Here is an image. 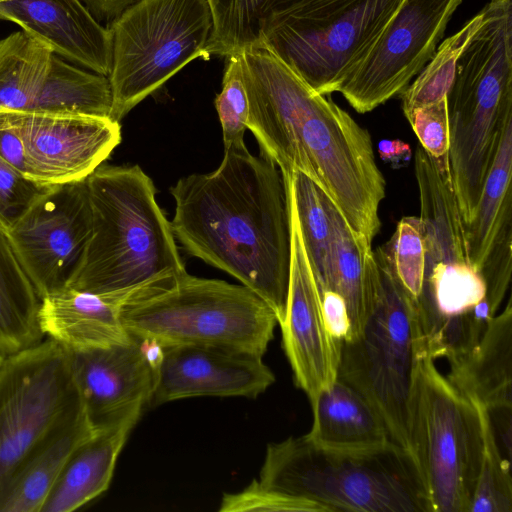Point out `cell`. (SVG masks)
<instances>
[{"instance_id": "3", "label": "cell", "mask_w": 512, "mask_h": 512, "mask_svg": "<svg viewBox=\"0 0 512 512\" xmlns=\"http://www.w3.org/2000/svg\"><path fill=\"white\" fill-rule=\"evenodd\" d=\"M86 180L91 234L66 287L128 298L186 272L156 188L140 166L100 165Z\"/></svg>"}, {"instance_id": "21", "label": "cell", "mask_w": 512, "mask_h": 512, "mask_svg": "<svg viewBox=\"0 0 512 512\" xmlns=\"http://www.w3.org/2000/svg\"><path fill=\"white\" fill-rule=\"evenodd\" d=\"M512 305L490 321L474 348L450 363L449 381L464 395L483 405L491 415H511Z\"/></svg>"}, {"instance_id": "35", "label": "cell", "mask_w": 512, "mask_h": 512, "mask_svg": "<svg viewBox=\"0 0 512 512\" xmlns=\"http://www.w3.org/2000/svg\"><path fill=\"white\" fill-rule=\"evenodd\" d=\"M407 120L422 148L434 161L439 171L443 175L451 176L447 97L436 103L417 108Z\"/></svg>"}, {"instance_id": "41", "label": "cell", "mask_w": 512, "mask_h": 512, "mask_svg": "<svg viewBox=\"0 0 512 512\" xmlns=\"http://www.w3.org/2000/svg\"><path fill=\"white\" fill-rule=\"evenodd\" d=\"M6 356H7L6 354H4L2 351H0V373L3 368Z\"/></svg>"}, {"instance_id": "19", "label": "cell", "mask_w": 512, "mask_h": 512, "mask_svg": "<svg viewBox=\"0 0 512 512\" xmlns=\"http://www.w3.org/2000/svg\"><path fill=\"white\" fill-rule=\"evenodd\" d=\"M0 19L18 24L57 56L108 77L110 31L81 0H0Z\"/></svg>"}, {"instance_id": "2", "label": "cell", "mask_w": 512, "mask_h": 512, "mask_svg": "<svg viewBox=\"0 0 512 512\" xmlns=\"http://www.w3.org/2000/svg\"><path fill=\"white\" fill-rule=\"evenodd\" d=\"M175 239L191 256L238 279L283 320L291 263L285 182L266 155L245 143L224 148L219 167L171 187Z\"/></svg>"}, {"instance_id": "36", "label": "cell", "mask_w": 512, "mask_h": 512, "mask_svg": "<svg viewBox=\"0 0 512 512\" xmlns=\"http://www.w3.org/2000/svg\"><path fill=\"white\" fill-rule=\"evenodd\" d=\"M219 511L315 512L318 510L309 502L290 497L286 494L265 487L258 480H253L252 483L241 492L225 494L222 497Z\"/></svg>"}, {"instance_id": "18", "label": "cell", "mask_w": 512, "mask_h": 512, "mask_svg": "<svg viewBox=\"0 0 512 512\" xmlns=\"http://www.w3.org/2000/svg\"><path fill=\"white\" fill-rule=\"evenodd\" d=\"M512 120L502 132L473 219L464 226L473 268L487 285L488 298L500 307L512 270Z\"/></svg>"}, {"instance_id": "13", "label": "cell", "mask_w": 512, "mask_h": 512, "mask_svg": "<svg viewBox=\"0 0 512 512\" xmlns=\"http://www.w3.org/2000/svg\"><path fill=\"white\" fill-rule=\"evenodd\" d=\"M425 273L418 299L461 305L483 297L487 285L471 265L452 178L443 175L420 145L415 154Z\"/></svg>"}, {"instance_id": "40", "label": "cell", "mask_w": 512, "mask_h": 512, "mask_svg": "<svg viewBox=\"0 0 512 512\" xmlns=\"http://www.w3.org/2000/svg\"><path fill=\"white\" fill-rule=\"evenodd\" d=\"M380 157L392 165H402L411 157V149L401 140H381L378 144Z\"/></svg>"}, {"instance_id": "20", "label": "cell", "mask_w": 512, "mask_h": 512, "mask_svg": "<svg viewBox=\"0 0 512 512\" xmlns=\"http://www.w3.org/2000/svg\"><path fill=\"white\" fill-rule=\"evenodd\" d=\"M127 299L64 287L40 299L38 322L44 336L70 351L127 340L119 312Z\"/></svg>"}, {"instance_id": "9", "label": "cell", "mask_w": 512, "mask_h": 512, "mask_svg": "<svg viewBox=\"0 0 512 512\" xmlns=\"http://www.w3.org/2000/svg\"><path fill=\"white\" fill-rule=\"evenodd\" d=\"M411 442L430 512H469L483 449L479 411L438 370L425 344L414 378Z\"/></svg>"}, {"instance_id": "8", "label": "cell", "mask_w": 512, "mask_h": 512, "mask_svg": "<svg viewBox=\"0 0 512 512\" xmlns=\"http://www.w3.org/2000/svg\"><path fill=\"white\" fill-rule=\"evenodd\" d=\"M402 2L292 0L267 19L258 43L316 92L330 95L339 92Z\"/></svg>"}, {"instance_id": "30", "label": "cell", "mask_w": 512, "mask_h": 512, "mask_svg": "<svg viewBox=\"0 0 512 512\" xmlns=\"http://www.w3.org/2000/svg\"><path fill=\"white\" fill-rule=\"evenodd\" d=\"M214 34L208 54L229 56L258 43L271 14L292 0H209Z\"/></svg>"}, {"instance_id": "4", "label": "cell", "mask_w": 512, "mask_h": 512, "mask_svg": "<svg viewBox=\"0 0 512 512\" xmlns=\"http://www.w3.org/2000/svg\"><path fill=\"white\" fill-rule=\"evenodd\" d=\"M258 481L318 511L430 512L415 460L393 442L339 449L289 437L267 446Z\"/></svg>"}, {"instance_id": "34", "label": "cell", "mask_w": 512, "mask_h": 512, "mask_svg": "<svg viewBox=\"0 0 512 512\" xmlns=\"http://www.w3.org/2000/svg\"><path fill=\"white\" fill-rule=\"evenodd\" d=\"M226 58L222 90L215 98V107L222 127L224 148L245 143L244 135L249 115V103L243 82L240 56L232 54Z\"/></svg>"}, {"instance_id": "28", "label": "cell", "mask_w": 512, "mask_h": 512, "mask_svg": "<svg viewBox=\"0 0 512 512\" xmlns=\"http://www.w3.org/2000/svg\"><path fill=\"white\" fill-rule=\"evenodd\" d=\"M53 54L23 30L0 40V109L29 111L42 90Z\"/></svg>"}, {"instance_id": "25", "label": "cell", "mask_w": 512, "mask_h": 512, "mask_svg": "<svg viewBox=\"0 0 512 512\" xmlns=\"http://www.w3.org/2000/svg\"><path fill=\"white\" fill-rule=\"evenodd\" d=\"M94 431L83 407L57 427L19 470L0 512H41L69 457Z\"/></svg>"}, {"instance_id": "37", "label": "cell", "mask_w": 512, "mask_h": 512, "mask_svg": "<svg viewBox=\"0 0 512 512\" xmlns=\"http://www.w3.org/2000/svg\"><path fill=\"white\" fill-rule=\"evenodd\" d=\"M48 187L27 178L0 156V219L9 227Z\"/></svg>"}, {"instance_id": "26", "label": "cell", "mask_w": 512, "mask_h": 512, "mask_svg": "<svg viewBox=\"0 0 512 512\" xmlns=\"http://www.w3.org/2000/svg\"><path fill=\"white\" fill-rule=\"evenodd\" d=\"M39 306L40 297L0 219V351L13 354L43 340Z\"/></svg>"}, {"instance_id": "22", "label": "cell", "mask_w": 512, "mask_h": 512, "mask_svg": "<svg viewBox=\"0 0 512 512\" xmlns=\"http://www.w3.org/2000/svg\"><path fill=\"white\" fill-rule=\"evenodd\" d=\"M141 414H132L100 429L71 454L41 512H71L107 490L117 458Z\"/></svg>"}, {"instance_id": "31", "label": "cell", "mask_w": 512, "mask_h": 512, "mask_svg": "<svg viewBox=\"0 0 512 512\" xmlns=\"http://www.w3.org/2000/svg\"><path fill=\"white\" fill-rule=\"evenodd\" d=\"M482 18L483 13L480 11L458 32L444 40L416 79L400 93L406 118L417 108L447 97L454 81L458 58L480 26Z\"/></svg>"}, {"instance_id": "24", "label": "cell", "mask_w": 512, "mask_h": 512, "mask_svg": "<svg viewBox=\"0 0 512 512\" xmlns=\"http://www.w3.org/2000/svg\"><path fill=\"white\" fill-rule=\"evenodd\" d=\"M313 422L305 435L331 448L366 449L392 442L372 406L350 385L336 379L310 403Z\"/></svg>"}, {"instance_id": "16", "label": "cell", "mask_w": 512, "mask_h": 512, "mask_svg": "<svg viewBox=\"0 0 512 512\" xmlns=\"http://www.w3.org/2000/svg\"><path fill=\"white\" fill-rule=\"evenodd\" d=\"M72 376L94 430L141 414L148 405L155 368L132 336L103 347L70 351Z\"/></svg>"}, {"instance_id": "5", "label": "cell", "mask_w": 512, "mask_h": 512, "mask_svg": "<svg viewBox=\"0 0 512 512\" xmlns=\"http://www.w3.org/2000/svg\"><path fill=\"white\" fill-rule=\"evenodd\" d=\"M119 316L130 336L161 347L213 346L261 358L278 324L274 311L246 286L187 272L135 291Z\"/></svg>"}, {"instance_id": "7", "label": "cell", "mask_w": 512, "mask_h": 512, "mask_svg": "<svg viewBox=\"0 0 512 512\" xmlns=\"http://www.w3.org/2000/svg\"><path fill=\"white\" fill-rule=\"evenodd\" d=\"M107 27L109 117L120 122L189 62L209 57L214 15L209 0H137Z\"/></svg>"}, {"instance_id": "15", "label": "cell", "mask_w": 512, "mask_h": 512, "mask_svg": "<svg viewBox=\"0 0 512 512\" xmlns=\"http://www.w3.org/2000/svg\"><path fill=\"white\" fill-rule=\"evenodd\" d=\"M283 179L290 212L291 263L285 314L279 325L294 382L311 403L337 379L341 342L332 336L325 320L322 294L299 228L291 175Z\"/></svg>"}, {"instance_id": "29", "label": "cell", "mask_w": 512, "mask_h": 512, "mask_svg": "<svg viewBox=\"0 0 512 512\" xmlns=\"http://www.w3.org/2000/svg\"><path fill=\"white\" fill-rule=\"evenodd\" d=\"M292 193L305 251L320 292L329 290L332 275V230L319 187L293 171Z\"/></svg>"}, {"instance_id": "10", "label": "cell", "mask_w": 512, "mask_h": 512, "mask_svg": "<svg viewBox=\"0 0 512 512\" xmlns=\"http://www.w3.org/2000/svg\"><path fill=\"white\" fill-rule=\"evenodd\" d=\"M82 407L62 345L47 337L6 356L0 373V503L25 462Z\"/></svg>"}, {"instance_id": "6", "label": "cell", "mask_w": 512, "mask_h": 512, "mask_svg": "<svg viewBox=\"0 0 512 512\" xmlns=\"http://www.w3.org/2000/svg\"><path fill=\"white\" fill-rule=\"evenodd\" d=\"M373 252L379 274L376 307L362 333L341 342L337 379L372 406L391 441L413 457L412 394L424 336L416 299L398 280L383 246Z\"/></svg>"}, {"instance_id": "11", "label": "cell", "mask_w": 512, "mask_h": 512, "mask_svg": "<svg viewBox=\"0 0 512 512\" xmlns=\"http://www.w3.org/2000/svg\"><path fill=\"white\" fill-rule=\"evenodd\" d=\"M463 0H403L339 92L358 113L400 94L434 55Z\"/></svg>"}, {"instance_id": "17", "label": "cell", "mask_w": 512, "mask_h": 512, "mask_svg": "<svg viewBox=\"0 0 512 512\" xmlns=\"http://www.w3.org/2000/svg\"><path fill=\"white\" fill-rule=\"evenodd\" d=\"M162 348L149 407L195 396L256 398L275 381L261 357L213 346Z\"/></svg>"}, {"instance_id": "32", "label": "cell", "mask_w": 512, "mask_h": 512, "mask_svg": "<svg viewBox=\"0 0 512 512\" xmlns=\"http://www.w3.org/2000/svg\"><path fill=\"white\" fill-rule=\"evenodd\" d=\"M475 403L482 423L483 449L479 475L469 512H511L512 478L510 460L504 456L498 445L495 427L489 411L477 401Z\"/></svg>"}, {"instance_id": "33", "label": "cell", "mask_w": 512, "mask_h": 512, "mask_svg": "<svg viewBox=\"0 0 512 512\" xmlns=\"http://www.w3.org/2000/svg\"><path fill=\"white\" fill-rule=\"evenodd\" d=\"M382 246L398 280L417 300L425 273V240L420 218L403 217L390 240Z\"/></svg>"}, {"instance_id": "1", "label": "cell", "mask_w": 512, "mask_h": 512, "mask_svg": "<svg viewBox=\"0 0 512 512\" xmlns=\"http://www.w3.org/2000/svg\"><path fill=\"white\" fill-rule=\"evenodd\" d=\"M251 130L282 175L299 171L336 205L368 242L380 230L385 178L369 132L312 89L262 43L238 53Z\"/></svg>"}, {"instance_id": "27", "label": "cell", "mask_w": 512, "mask_h": 512, "mask_svg": "<svg viewBox=\"0 0 512 512\" xmlns=\"http://www.w3.org/2000/svg\"><path fill=\"white\" fill-rule=\"evenodd\" d=\"M111 107L107 76L80 69L53 54L42 90L27 112L109 117Z\"/></svg>"}, {"instance_id": "14", "label": "cell", "mask_w": 512, "mask_h": 512, "mask_svg": "<svg viewBox=\"0 0 512 512\" xmlns=\"http://www.w3.org/2000/svg\"><path fill=\"white\" fill-rule=\"evenodd\" d=\"M2 110L21 138L26 177L43 186L86 179L121 141L109 117Z\"/></svg>"}, {"instance_id": "39", "label": "cell", "mask_w": 512, "mask_h": 512, "mask_svg": "<svg viewBox=\"0 0 512 512\" xmlns=\"http://www.w3.org/2000/svg\"><path fill=\"white\" fill-rule=\"evenodd\" d=\"M98 21L111 22L137 0H81Z\"/></svg>"}, {"instance_id": "38", "label": "cell", "mask_w": 512, "mask_h": 512, "mask_svg": "<svg viewBox=\"0 0 512 512\" xmlns=\"http://www.w3.org/2000/svg\"><path fill=\"white\" fill-rule=\"evenodd\" d=\"M321 294L323 312L330 333L340 342L347 340L350 323L344 300L331 290L323 291Z\"/></svg>"}, {"instance_id": "23", "label": "cell", "mask_w": 512, "mask_h": 512, "mask_svg": "<svg viewBox=\"0 0 512 512\" xmlns=\"http://www.w3.org/2000/svg\"><path fill=\"white\" fill-rule=\"evenodd\" d=\"M320 189V188H319ZM332 230L331 291L345 302L350 331L357 338L371 317L379 294V274L371 243L357 235L333 201L320 189Z\"/></svg>"}, {"instance_id": "12", "label": "cell", "mask_w": 512, "mask_h": 512, "mask_svg": "<svg viewBox=\"0 0 512 512\" xmlns=\"http://www.w3.org/2000/svg\"><path fill=\"white\" fill-rule=\"evenodd\" d=\"M92 228L87 180L48 187L8 227L40 299L66 287Z\"/></svg>"}]
</instances>
